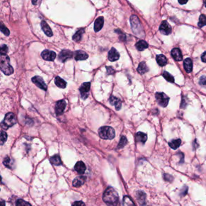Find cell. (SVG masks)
<instances>
[{
  "label": "cell",
  "instance_id": "obj_18",
  "mask_svg": "<svg viewBox=\"0 0 206 206\" xmlns=\"http://www.w3.org/2000/svg\"><path fill=\"white\" fill-rule=\"evenodd\" d=\"M41 28L43 30V31L44 32V34L48 37H51L53 36V32L50 27V26L48 25V24L45 21H42L41 23Z\"/></svg>",
  "mask_w": 206,
  "mask_h": 206
},
{
  "label": "cell",
  "instance_id": "obj_12",
  "mask_svg": "<svg viewBox=\"0 0 206 206\" xmlns=\"http://www.w3.org/2000/svg\"><path fill=\"white\" fill-rule=\"evenodd\" d=\"M160 31L163 35H169L172 32V27L166 21H163L160 26Z\"/></svg>",
  "mask_w": 206,
  "mask_h": 206
},
{
  "label": "cell",
  "instance_id": "obj_33",
  "mask_svg": "<svg viewBox=\"0 0 206 206\" xmlns=\"http://www.w3.org/2000/svg\"><path fill=\"white\" fill-rule=\"evenodd\" d=\"M163 76L164 77V78L167 81H168L170 83H173L175 81V79H174V78H173L172 76L167 71H165L163 73Z\"/></svg>",
  "mask_w": 206,
  "mask_h": 206
},
{
  "label": "cell",
  "instance_id": "obj_8",
  "mask_svg": "<svg viewBox=\"0 0 206 206\" xmlns=\"http://www.w3.org/2000/svg\"><path fill=\"white\" fill-rule=\"evenodd\" d=\"M31 81L36 86H38V88L44 91H47V86L45 83L44 80H43V79L41 77L38 76H36L32 78Z\"/></svg>",
  "mask_w": 206,
  "mask_h": 206
},
{
  "label": "cell",
  "instance_id": "obj_15",
  "mask_svg": "<svg viewBox=\"0 0 206 206\" xmlns=\"http://www.w3.org/2000/svg\"><path fill=\"white\" fill-rule=\"evenodd\" d=\"M74 59L76 61H83L88 59V55L87 53L82 50H78L74 53Z\"/></svg>",
  "mask_w": 206,
  "mask_h": 206
},
{
  "label": "cell",
  "instance_id": "obj_5",
  "mask_svg": "<svg viewBox=\"0 0 206 206\" xmlns=\"http://www.w3.org/2000/svg\"><path fill=\"white\" fill-rule=\"evenodd\" d=\"M155 98L159 105L162 107H166L168 105L169 97L164 93H157Z\"/></svg>",
  "mask_w": 206,
  "mask_h": 206
},
{
  "label": "cell",
  "instance_id": "obj_2",
  "mask_svg": "<svg viewBox=\"0 0 206 206\" xmlns=\"http://www.w3.org/2000/svg\"><path fill=\"white\" fill-rule=\"evenodd\" d=\"M0 68L4 74L9 76L14 73V70L10 64V58L7 55H1Z\"/></svg>",
  "mask_w": 206,
  "mask_h": 206
},
{
  "label": "cell",
  "instance_id": "obj_39",
  "mask_svg": "<svg viewBox=\"0 0 206 206\" xmlns=\"http://www.w3.org/2000/svg\"><path fill=\"white\" fill-rule=\"evenodd\" d=\"M1 31L6 35V36H9L10 34V31L9 29L5 27L3 24H1Z\"/></svg>",
  "mask_w": 206,
  "mask_h": 206
},
{
  "label": "cell",
  "instance_id": "obj_6",
  "mask_svg": "<svg viewBox=\"0 0 206 206\" xmlns=\"http://www.w3.org/2000/svg\"><path fill=\"white\" fill-rule=\"evenodd\" d=\"M130 21H131V27L134 33L136 35L140 34V30H142V27H141V24L137 16L135 15H132L130 18Z\"/></svg>",
  "mask_w": 206,
  "mask_h": 206
},
{
  "label": "cell",
  "instance_id": "obj_38",
  "mask_svg": "<svg viewBox=\"0 0 206 206\" xmlns=\"http://www.w3.org/2000/svg\"><path fill=\"white\" fill-rule=\"evenodd\" d=\"M187 192H188V187L187 186H184L180 191V195L181 197H185L187 194Z\"/></svg>",
  "mask_w": 206,
  "mask_h": 206
},
{
  "label": "cell",
  "instance_id": "obj_20",
  "mask_svg": "<svg viewBox=\"0 0 206 206\" xmlns=\"http://www.w3.org/2000/svg\"><path fill=\"white\" fill-rule=\"evenodd\" d=\"M86 180V178L85 176L77 177L73 181V186L74 187H80L85 183Z\"/></svg>",
  "mask_w": 206,
  "mask_h": 206
},
{
  "label": "cell",
  "instance_id": "obj_4",
  "mask_svg": "<svg viewBox=\"0 0 206 206\" xmlns=\"http://www.w3.org/2000/svg\"><path fill=\"white\" fill-rule=\"evenodd\" d=\"M16 123V118L12 113H9L6 114L3 121L1 123V127L4 129H7Z\"/></svg>",
  "mask_w": 206,
  "mask_h": 206
},
{
  "label": "cell",
  "instance_id": "obj_49",
  "mask_svg": "<svg viewBox=\"0 0 206 206\" xmlns=\"http://www.w3.org/2000/svg\"><path fill=\"white\" fill-rule=\"evenodd\" d=\"M1 206H6L5 201L3 200H1Z\"/></svg>",
  "mask_w": 206,
  "mask_h": 206
},
{
  "label": "cell",
  "instance_id": "obj_14",
  "mask_svg": "<svg viewBox=\"0 0 206 206\" xmlns=\"http://www.w3.org/2000/svg\"><path fill=\"white\" fill-rule=\"evenodd\" d=\"M108 58L110 61L114 62L117 61L119 59V58H120V54L118 53V52L115 48L113 47L110 50L109 53H108Z\"/></svg>",
  "mask_w": 206,
  "mask_h": 206
},
{
  "label": "cell",
  "instance_id": "obj_37",
  "mask_svg": "<svg viewBox=\"0 0 206 206\" xmlns=\"http://www.w3.org/2000/svg\"><path fill=\"white\" fill-rule=\"evenodd\" d=\"M7 139V134L5 131H2L1 133V145H3Z\"/></svg>",
  "mask_w": 206,
  "mask_h": 206
},
{
  "label": "cell",
  "instance_id": "obj_27",
  "mask_svg": "<svg viewBox=\"0 0 206 206\" xmlns=\"http://www.w3.org/2000/svg\"><path fill=\"white\" fill-rule=\"evenodd\" d=\"M149 71V69L146 66V64L145 62H140V64L138 65V67L137 68V71L141 74H143L146 73L147 71Z\"/></svg>",
  "mask_w": 206,
  "mask_h": 206
},
{
  "label": "cell",
  "instance_id": "obj_7",
  "mask_svg": "<svg viewBox=\"0 0 206 206\" xmlns=\"http://www.w3.org/2000/svg\"><path fill=\"white\" fill-rule=\"evenodd\" d=\"M91 83L90 82H84L82 83L79 88V91L81 95V98L83 100L88 98L89 91L90 90Z\"/></svg>",
  "mask_w": 206,
  "mask_h": 206
},
{
  "label": "cell",
  "instance_id": "obj_30",
  "mask_svg": "<svg viewBox=\"0 0 206 206\" xmlns=\"http://www.w3.org/2000/svg\"><path fill=\"white\" fill-rule=\"evenodd\" d=\"M50 161L51 164H53L54 165H56V166H59L62 164L61 158H60L59 155H55L52 156L50 158Z\"/></svg>",
  "mask_w": 206,
  "mask_h": 206
},
{
  "label": "cell",
  "instance_id": "obj_42",
  "mask_svg": "<svg viewBox=\"0 0 206 206\" xmlns=\"http://www.w3.org/2000/svg\"><path fill=\"white\" fill-rule=\"evenodd\" d=\"M200 85L204 88H206V76H202L200 79Z\"/></svg>",
  "mask_w": 206,
  "mask_h": 206
},
{
  "label": "cell",
  "instance_id": "obj_32",
  "mask_svg": "<svg viewBox=\"0 0 206 206\" xmlns=\"http://www.w3.org/2000/svg\"><path fill=\"white\" fill-rule=\"evenodd\" d=\"M3 163L4 165L8 168H12L13 166H14V161H12V160L9 157H6L4 161H3Z\"/></svg>",
  "mask_w": 206,
  "mask_h": 206
},
{
  "label": "cell",
  "instance_id": "obj_41",
  "mask_svg": "<svg viewBox=\"0 0 206 206\" xmlns=\"http://www.w3.org/2000/svg\"><path fill=\"white\" fill-rule=\"evenodd\" d=\"M1 55H6L7 53L8 52V47L6 45H2L1 47Z\"/></svg>",
  "mask_w": 206,
  "mask_h": 206
},
{
  "label": "cell",
  "instance_id": "obj_47",
  "mask_svg": "<svg viewBox=\"0 0 206 206\" xmlns=\"http://www.w3.org/2000/svg\"><path fill=\"white\" fill-rule=\"evenodd\" d=\"M193 149H197V148L198 147V143H197V140H195V142H193Z\"/></svg>",
  "mask_w": 206,
  "mask_h": 206
},
{
  "label": "cell",
  "instance_id": "obj_48",
  "mask_svg": "<svg viewBox=\"0 0 206 206\" xmlns=\"http://www.w3.org/2000/svg\"><path fill=\"white\" fill-rule=\"evenodd\" d=\"M178 3L181 4H184L187 3V1H178Z\"/></svg>",
  "mask_w": 206,
  "mask_h": 206
},
{
  "label": "cell",
  "instance_id": "obj_1",
  "mask_svg": "<svg viewBox=\"0 0 206 206\" xmlns=\"http://www.w3.org/2000/svg\"><path fill=\"white\" fill-rule=\"evenodd\" d=\"M103 200L108 206H116L118 202V195L112 187H108L103 193Z\"/></svg>",
  "mask_w": 206,
  "mask_h": 206
},
{
  "label": "cell",
  "instance_id": "obj_22",
  "mask_svg": "<svg viewBox=\"0 0 206 206\" xmlns=\"http://www.w3.org/2000/svg\"><path fill=\"white\" fill-rule=\"evenodd\" d=\"M74 169L80 174H82L86 170V166L82 161H78L74 166Z\"/></svg>",
  "mask_w": 206,
  "mask_h": 206
},
{
  "label": "cell",
  "instance_id": "obj_46",
  "mask_svg": "<svg viewBox=\"0 0 206 206\" xmlns=\"http://www.w3.org/2000/svg\"><path fill=\"white\" fill-rule=\"evenodd\" d=\"M201 60L203 62L206 63V51L203 53L202 55H201Z\"/></svg>",
  "mask_w": 206,
  "mask_h": 206
},
{
  "label": "cell",
  "instance_id": "obj_10",
  "mask_svg": "<svg viewBox=\"0 0 206 206\" xmlns=\"http://www.w3.org/2000/svg\"><path fill=\"white\" fill-rule=\"evenodd\" d=\"M73 52L68 50H63L59 53L58 58L62 62H65L68 59H70L73 57Z\"/></svg>",
  "mask_w": 206,
  "mask_h": 206
},
{
  "label": "cell",
  "instance_id": "obj_45",
  "mask_svg": "<svg viewBox=\"0 0 206 206\" xmlns=\"http://www.w3.org/2000/svg\"><path fill=\"white\" fill-rule=\"evenodd\" d=\"M180 155V163L181 164V163H184V154L182 153H180L179 154Z\"/></svg>",
  "mask_w": 206,
  "mask_h": 206
},
{
  "label": "cell",
  "instance_id": "obj_17",
  "mask_svg": "<svg viewBox=\"0 0 206 206\" xmlns=\"http://www.w3.org/2000/svg\"><path fill=\"white\" fill-rule=\"evenodd\" d=\"M104 24V18L103 16H99L95 21L94 29L96 32L99 31L103 27Z\"/></svg>",
  "mask_w": 206,
  "mask_h": 206
},
{
  "label": "cell",
  "instance_id": "obj_23",
  "mask_svg": "<svg viewBox=\"0 0 206 206\" xmlns=\"http://www.w3.org/2000/svg\"><path fill=\"white\" fill-rule=\"evenodd\" d=\"M184 68L185 71L189 73H191L193 68V63L192 61L190 58H187L184 61Z\"/></svg>",
  "mask_w": 206,
  "mask_h": 206
},
{
  "label": "cell",
  "instance_id": "obj_11",
  "mask_svg": "<svg viewBox=\"0 0 206 206\" xmlns=\"http://www.w3.org/2000/svg\"><path fill=\"white\" fill-rule=\"evenodd\" d=\"M66 105L67 103L64 100H61L57 102L55 106V113L57 115H61L63 113Z\"/></svg>",
  "mask_w": 206,
  "mask_h": 206
},
{
  "label": "cell",
  "instance_id": "obj_13",
  "mask_svg": "<svg viewBox=\"0 0 206 206\" xmlns=\"http://www.w3.org/2000/svg\"><path fill=\"white\" fill-rule=\"evenodd\" d=\"M136 198L141 206H144L146 204V195L143 191H137L136 193Z\"/></svg>",
  "mask_w": 206,
  "mask_h": 206
},
{
  "label": "cell",
  "instance_id": "obj_43",
  "mask_svg": "<svg viewBox=\"0 0 206 206\" xmlns=\"http://www.w3.org/2000/svg\"><path fill=\"white\" fill-rule=\"evenodd\" d=\"M71 206H85V203L83 201H76L74 202Z\"/></svg>",
  "mask_w": 206,
  "mask_h": 206
},
{
  "label": "cell",
  "instance_id": "obj_50",
  "mask_svg": "<svg viewBox=\"0 0 206 206\" xmlns=\"http://www.w3.org/2000/svg\"><path fill=\"white\" fill-rule=\"evenodd\" d=\"M204 4H205V7H206V1L204 2Z\"/></svg>",
  "mask_w": 206,
  "mask_h": 206
},
{
  "label": "cell",
  "instance_id": "obj_29",
  "mask_svg": "<svg viewBox=\"0 0 206 206\" xmlns=\"http://www.w3.org/2000/svg\"><path fill=\"white\" fill-rule=\"evenodd\" d=\"M181 144V140L180 139L172 140L169 143V146L173 149H177L178 148Z\"/></svg>",
  "mask_w": 206,
  "mask_h": 206
},
{
  "label": "cell",
  "instance_id": "obj_40",
  "mask_svg": "<svg viewBox=\"0 0 206 206\" xmlns=\"http://www.w3.org/2000/svg\"><path fill=\"white\" fill-rule=\"evenodd\" d=\"M163 178L166 181H168L170 182H172L173 179H174L172 175L168 174V173H165V174L163 175Z\"/></svg>",
  "mask_w": 206,
  "mask_h": 206
},
{
  "label": "cell",
  "instance_id": "obj_36",
  "mask_svg": "<svg viewBox=\"0 0 206 206\" xmlns=\"http://www.w3.org/2000/svg\"><path fill=\"white\" fill-rule=\"evenodd\" d=\"M16 206H31V205L29 202L22 199H19L16 201Z\"/></svg>",
  "mask_w": 206,
  "mask_h": 206
},
{
  "label": "cell",
  "instance_id": "obj_3",
  "mask_svg": "<svg viewBox=\"0 0 206 206\" xmlns=\"http://www.w3.org/2000/svg\"><path fill=\"white\" fill-rule=\"evenodd\" d=\"M99 135L102 139L111 140L115 137V133L112 127L105 126L99 129Z\"/></svg>",
  "mask_w": 206,
  "mask_h": 206
},
{
  "label": "cell",
  "instance_id": "obj_25",
  "mask_svg": "<svg viewBox=\"0 0 206 206\" xmlns=\"http://www.w3.org/2000/svg\"><path fill=\"white\" fill-rule=\"evenodd\" d=\"M156 61L159 66L163 67L167 64V59L163 55H159L156 56Z\"/></svg>",
  "mask_w": 206,
  "mask_h": 206
},
{
  "label": "cell",
  "instance_id": "obj_9",
  "mask_svg": "<svg viewBox=\"0 0 206 206\" xmlns=\"http://www.w3.org/2000/svg\"><path fill=\"white\" fill-rule=\"evenodd\" d=\"M41 56L44 60L47 61H53L56 57L55 52L49 50H45L41 53Z\"/></svg>",
  "mask_w": 206,
  "mask_h": 206
},
{
  "label": "cell",
  "instance_id": "obj_21",
  "mask_svg": "<svg viewBox=\"0 0 206 206\" xmlns=\"http://www.w3.org/2000/svg\"><path fill=\"white\" fill-rule=\"evenodd\" d=\"M135 139L138 143L145 144L148 139V136L146 134L142 132H138L135 135Z\"/></svg>",
  "mask_w": 206,
  "mask_h": 206
},
{
  "label": "cell",
  "instance_id": "obj_16",
  "mask_svg": "<svg viewBox=\"0 0 206 206\" xmlns=\"http://www.w3.org/2000/svg\"><path fill=\"white\" fill-rule=\"evenodd\" d=\"M110 103L111 105L115 106V108L117 111H119L121 109L122 102L117 97L113 96H111L110 99Z\"/></svg>",
  "mask_w": 206,
  "mask_h": 206
},
{
  "label": "cell",
  "instance_id": "obj_34",
  "mask_svg": "<svg viewBox=\"0 0 206 206\" xmlns=\"http://www.w3.org/2000/svg\"><path fill=\"white\" fill-rule=\"evenodd\" d=\"M127 142H128V140H127V138H126V137L122 136V137L120 138V142H119V143H118V144L117 148H118V149L123 148L124 146H126V145L127 144Z\"/></svg>",
  "mask_w": 206,
  "mask_h": 206
},
{
  "label": "cell",
  "instance_id": "obj_31",
  "mask_svg": "<svg viewBox=\"0 0 206 206\" xmlns=\"http://www.w3.org/2000/svg\"><path fill=\"white\" fill-rule=\"evenodd\" d=\"M123 203L124 206H135L133 201L128 196H125L123 197Z\"/></svg>",
  "mask_w": 206,
  "mask_h": 206
},
{
  "label": "cell",
  "instance_id": "obj_28",
  "mask_svg": "<svg viewBox=\"0 0 206 206\" xmlns=\"http://www.w3.org/2000/svg\"><path fill=\"white\" fill-rule=\"evenodd\" d=\"M85 32L84 29H81L78 31L76 32V34L73 36V40L75 42H79L82 39V35Z\"/></svg>",
  "mask_w": 206,
  "mask_h": 206
},
{
  "label": "cell",
  "instance_id": "obj_26",
  "mask_svg": "<svg viewBox=\"0 0 206 206\" xmlns=\"http://www.w3.org/2000/svg\"><path fill=\"white\" fill-rule=\"evenodd\" d=\"M55 83L56 85V86H58V87L61 88H65L67 86V82L59 76L55 78Z\"/></svg>",
  "mask_w": 206,
  "mask_h": 206
},
{
  "label": "cell",
  "instance_id": "obj_44",
  "mask_svg": "<svg viewBox=\"0 0 206 206\" xmlns=\"http://www.w3.org/2000/svg\"><path fill=\"white\" fill-rule=\"evenodd\" d=\"M106 68L107 70V73H108V74H113L114 73L115 71L111 67H106Z\"/></svg>",
  "mask_w": 206,
  "mask_h": 206
},
{
  "label": "cell",
  "instance_id": "obj_35",
  "mask_svg": "<svg viewBox=\"0 0 206 206\" xmlns=\"http://www.w3.org/2000/svg\"><path fill=\"white\" fill-rule=\"evenodd\" d=\"M198 24L200 27H202L203 26H206V16L204 15H201Z\"/></svg>",
  "mask_w": 206,
  "mask_h": 206
},
{
  "label": "cell",
  "instance_id": "obj_19",
  "mask_svg": "<svg viewBox=\"0 0 206 206\" xmlns=\"http://www.w3.org/2000/svg\"><path fill=\"white\" fill-rule=\"evenodd\" d=\"M172 58L177 61H181L182 59V55L181 50L178 48H173L171 51Z\"/></svg>",
  "mask_w": 206,
  "mask_h": 206
},
{
  "label": "cell",
  "instance_id": "obj_24",
  "mask_svg": "<svg viewBox=\"0 0 206 206\" xmlns=\"http://www.w3.org/2000/svg\"><path fill=\"white\" fill-rule=\"evenodd\" d=\"M135 47L138 51H143L148 47V44L146 41L143 40H140L136 43Z\"/></svg>",
  "mask_w": 206,
  "mask_h": 206
}]
</instances>
